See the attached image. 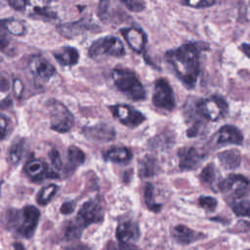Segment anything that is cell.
<instances>
[{
	"label": "cell",
	"instance_id": "obj_1",
	"mask_svg": "<svg viewBox=\"0 0 250 250\" xmlns=\"http://www.w3.org/2000/svg\"><path fill=\"white\" fill-rule=\"evenodd\" d=\"M199 51L195 43H187L165 54V59L176 76L189 89L194 87L199 74Z\"/></svg>",
	"mask_w": 250,
	"mask_h": 250
},
{
	"label": "cell",
	"instance_id": "obj_2",
	"mask_svg": "<svg viewBox=\"0 0 250 250\" xmlns=\"http://www.w3.org/2000/svg\"><path fill=\"white\" fill-rule=\"evenodd\" d=\"M40 212L35 206H25L21 210L7 212V225L18 234L30 238L37 227Z\"/></svg>",
	"mask_w": 250,
	"mask_h": 250
},
{
	"label": "cell",
	"instance_id": "obj_3",
	"mask_svg": "<svg viewBox=\"0 0 250 250\" xmlns=\"http://www.w3.org/2000/svg\"><path fill=\"white\" fill-rule=\"evenodd\" d=\"M111 79L115 87L129 99L141 101L146 98V90L133 70L116 67L111 72Z\"/></svg>",
	"mask_w": 250,
	"mask_h": 250
},
{
	"label": "cell",
	"instance_id": "obj_4",
	"mask_svg": "<svg viewBox=\"0 0 250 250\" xmlns=\"http://www.w3.org/2000/svg\"><path fill=\"white\" fill-rule=\"evenodd\" d=\"M7 2L14 10L30 18L44 21L57 18L52 5L53 0H7Z\"/></svg>",
	"mask_w": 250,
	"mask_h": 250
},
{
	"label": "cell",
	"instance_id": "obj_5",
	"mask_svg": "<svg viewBox=\"0 0 250 250\" xmlns=\"http://www.w3.org/2000/svg\"><path fill=\"white\" fill-rule=\"evenodd\" d=\"M50 115L51 128L59 133L68 132L74 125V117L68 108L61 102L51 99L46 103Z\"/></svg>",
	"mask_w": 250,
	"mask_h": 250
},
{
	"label": "cell",
	"instance_id": "obj_6",
	"mask_svg": "<svg viewBox=\"0 0 250 250\" xmlns=\"http://www.w3.org/2000/svg\"><path fill=\"white\" fill-rule=\"evenodd\" d=\"M89 57L94 60L105 57H122L125 49L122 41L115 36H104L94 41L88 50Z\"/></svg>",
	"mask_w": 250,
	"mask_h": 250
},
{
	"label": "cell",
	"instance_id": "obj_7",
	"mask_svg": "<svg viewBox=\"0 0 250 250\" xmlns=\"http://www.w3.org/2000/svg\"><path fill=\"white\" fill-rule=\"evenodd\" d=\"M196 110L205 119L216 121L227 115L229 105L222 97L214 95L210 98L200 100L196 104Z\"/></svg>",
	"mask_w": 250,
	"mask_h": 250
},
{
	"label": "cell",
	"instance_id": "obj_8",
	"mask_svg": "<svg viewBox=\"0 0 250 250\" xmlns=\"http://www.w3.org/2000/svg\"><path fill=\"white\" fill-rule=\"evenodd\" d=\"M152 104L154 106L163 110L171 111L174 109L175 98L173 89L166 79L159 78L154 82Z\"/></svg>",
	"mask_w": 250,
	"mask_h": 250
},
{
	"label": "cell",
	"instance_id": "obj_9",
	"mask_svg": "<svg viewBox=\"0 0 250 250\" xmlns=\"http://www.w3.org/2000/svg\"><path fill=\"white\" fill-rule=\"evenodd\" d=\"M219 188L232 198H241L248 193L250 182L242 175L231 174L219 184Z\"/></svg>",
	"mask_w": 250,
	"mask_h": 250
},
{
	"label": "cell",
	"instance_id": "obj_10",
	"mask_svg": "<svg viewBox=\"0 0 250 250\" xmlns=\"http://www.w3.org/2000/svg\"><path fill=\"white\" fill-rule=\"evenodd\" d=\"M28 68L38 84L50 80L56 74V68L45 58L40 55H33L28 61Z\"/></svg>",
	"mask_w": 250,
	"mask_h": 250
},
{
	"label": "cell",
	"instance_id": "obj_11",
	"mask_svg": "<svg viewBox=\"0 0 250 250\" xmlns=\"http://www.w3.org/2000/svg\"><path fill=\"white\" fill-rule=\"evenodd\" d=\"M109 110L122 124L131 128L141 125L146 119L141 111L128 104H114L109 106Z\"/></svg>",
	"mask_w": 250,
	"mask_h": 250
},
{
	"label": "cell",
	"instance_id": "obj_12",
	"mask_svg": "<svg viewBox=\"0 0 250 250\" xmlns=\"http://www.w3.org/2000/svg\"><path fill=\"white\" fill-rule=\"evenodd\" d=\"M104 219V209L100 203L94 200L85 202L77 213L75 221L84 229L94 223H100Z\"/></svg>",
	"mask_w": 250,
	"mask_h": 250
},
{
	"label": "cell",
	"instance_id": "obj_13",
	"mask_svg": "<svg viewBox=\"0 0 250 250\" xmlns=\"http://www.w3.org/2000/svg\"><path fill=\"white\" fill-rule=\"evenodd\" d=\"M24 173L34 182L43 181L49 178H59L55 170H51L48 165L40 159H30L24 165Z\"/></svg>",
	"mask_w": 250,
	"mask_h": 250
},
{
	"label": "cell",
	"instance_id": "obj_14",
	"mask_svg": "<svg viewBox=\"0 0 250 250\" xmlns=\"http://www.w3.org/2000/svg\"><path fill=\"white\" fill-rule=\"evenodd\" d=\"M179 166L182 170L195 169L203 159V154L192 146L182 147L178 150Z\"/></svg>",
	"mask_w": 250,
	"mask_h": 250
},
{
	"label": "cell",
	"instance_id": "obj_15",
	"mask_svg": "<svg viewBox=\"0 0 250 250\" xmlns=\"http://www.w3.org/2000/svg\"><path fill=\"white\" fill-rule=\"evenodd\" d=\"M121 34L132 50L137 53L144 51L146 44V36L142 29L137 27H126L121 29Z\"/></svg>",
	"mask_w": 250,
	"mask_h": 250
},
{
	"label": "cell",
	"instance_id": "obj_16",
	"mask_svg": "<svg viewBox=\"0 0 250 250\" xmlns=\"http://www.w3.org/2000/svg\"><path fill=\"white\" fill-rule=\"evenodd\" d=\"M83 134L93 141L109 142L115 137L114 129L106 124H98L83 128Z\"/></svg>",
	"mask_w": 250,
	"mask_h": 250
},
{
	"label": "cell",
	"instance_id": "obj_17",
	"mask_svg": "<svg viewBox=\"0 0 250 250\" xmlns=\"http://www.w3.org/2000/svg\"><path fill=\"white\" fill-rule=\"evenodd\" d=\"M243 141L242 133L239 129L232 125H225L216 134V143L218 145L234 144L241 145Z\"/></svg>",
	"mask_w": 250,
	"mask_h": 250
},
{
	"label": "cell",
	"instance_id": "obj_18",
	"mask_svg": "<svg viewBox=\"0 0 250 250\" xmlns=\"http://www.w3.org/2000/svg\"><path fill=\"white\" fill-rule=\"evenodd\" d=\"M140 236V229L134 222H123L116 228V237L121 243L136 241Z\"/></svg>",
	"mask_w": 250,
	"mask_h": 250
},
{
	"label": "cell",
	"instance_id": "obj_19",
	"mask_svg": "<svg viewBox=\"0 0 250 250\" xmlns=\"http://www.w3.org/2000/svg\"><path fill=\"white\" fill-rule=\"evenodd\" d=\"M171 233L173 238L180 244H189L202 237V234L200 232L194 231L191 229L183 225L174 227Z\"/></svg>",
	"mask_w": 250,
	"mask_h": 250
},
{
	"label": "cell",
	"instance_id": "obj_20",
	"mask_svg": "<svg viewBox=\"0 0 250 250\" xmlns=\"http://www.w3.org/2000/svg\"><path fill=\"white\" fill-rule=\"evenodd\" d=\"M54 58L58 61V62L64 66H72L75 65L79 61V53L78 51L70 46H64L53 53Z\"/></svg>",
	"mask_w": 250,
	"mask_h": 250
},
{
	"label": "cell",
	"instance_id": "obj_21",
	"mask_svg": "<svg viewBox=\"0 0 250 250\" xmlns=\"http://www.w3.org/2000/svg\"><path fill=\"white\" fill-rule=\"evenodd\" d=\"M132 152L125 146H115L107 149L104 155V159L114 163H127L132 159Z\"/></svg>",
	"mask_w": 250,
	"mask_h": 250
},
{
	"label": "cell",
	"instance_id": "obj_22",
	"mask_svg": "<svg viewBox=\"0 0 250 250\" xmlns=\"http://www.w3.org/2000/svg\"><path fill=\"white\" fill-rule=\"evenodd\" d=\"M159 166L156 159L150 155H146L139 161V175L142 178H148L158 173Z\"/></svg>",
	"mask_w": 250,
	"mask_h": 250
},
{
	"label": "cell",
	"instance_id": "obj_23",
	"mask_svg": "<svg viewBox=\"0 0 250 250\" xmlns=\"http://www.w3.org/2000/svg\"><path fill=\"white\" fill-rule=\"evenodd\" d=\"M218 158L226 169H235L240 165L241 162V155L236 149H229L220 152L218 154Z\"/></svg>",
	"mask_w": 250,
	"mask_h": 250
},
{
	"label": "cell",
	"instance_id": "obj_24",
	"mask_svg": "<svg viewBox=\"0 0 250 250\" xmlns=\"http://www.w3.org/2000/svg\"><path fill=\"white\" fill-rule=\"evenodd\" d=\"M2 28L15 36H22L26 31L24 23L16 19H5L2 21Z\"/></svg>",
	"mask_w": 250,
	"mask_h": 250
},
{
	"label": "cell",
	"instance_id": "obj_25",
	"mask_svg": "<svg viewBox=\"0 0 250 250\" xmlns=\"http://www.w3.org/2000/svg\"><path fill=\"white\" fill-rule=\"evenodd\" d=\"M68 162L72 168H75L85 161V154L79 147L75 146H70L67 150Z\"/></svg>",
	"mask_w": 250,
	"mask_h": 250
},
{
	"label": "cell",
	"instance_id": "obj_26",
	"mask_svg": "<svg viewBox=\"0 0 250 250\" xmlns=\"http://www.w3.org/2000/svg\"><path fill=\"white\" fill-rule=\"evenodd\" d=\"M58 190V186H56L55 184H51L48 185L46 187H44L43 188H41V190L39 191L38 195H37V202L40 205H46L48 204L52 197L57 193Z\"/></svg>",
	"mask_w": 250,
	"mask_h": 250
},
{
	"label": "cell",
	"instance_id": "obj_27",
	"mask_svg": "<svg viewBox=\"0 0 250 250\" xmlns=\"http://www.w3.org/2000/svg\"><path fill=\"white\" fill-rule=\"evenodd\" d=\"M144 197H145V202L146 207L152 211V212H159L161 209V204L156 203L153 199V186L150 183H147L146 185L145 188V193H144Z\"/></svg>",
	"mask_w": 250,
	"mask_h": 250
},
{
	"label": "cell",
	"instance_id": "obj_28",
	"mask_svg": "<svg viewBox=\"0 0 250 250\" xmlns=\"http://www.w3.org/2000/svg\"><path fill=\"white\" fill-rule=\"evenodd\" d=\"M23 152V141L20 140L11 146L9 149V159L13 164H18L22 156Z\"/></svg>",
	"mask_w": 250,
	"mask_h": 250
},
{
	"label": "cell",
	"instance_id": "obj_29",
	"mask_svg": "<svg viewBox=\"0 0 250 250\" xmlns=\"http://www.w3.org/2000/svg\"><path fill=\"white\" fill-rule=\"evenodd\" d=\"M200 181L208 186H212L216 180V169L213 164L206 165L200 173Z\"/></svg>",
	"mask_w": 250,
	"mask_h": 250
},
{
	"label": "cell",
	"instance_id": "obj_30",
	"mask_svg": "<svg viewBox=\"0 0 250 250\" xmlns=\"http://www.w3.org/2000/svg\"><path fill=\"white\" fill-rule=\"evenodd\" d=\"M82 230H83V228L76 221H72V222H69L68 225L66 226L64 235L67 240L77 239L80 237Z\"/></svg>",
	"mask_w": 250,
	"mask_h": 250
},
{
	"label": "cell",
	"instance_id": "obj_31",
	"mask_svg": "<svg viewBox=\"0 0 250 250\" xmlns=\"http://www.w3.org/2000/svg\"><path fill=\"white\" fill-rule=\"evenodd\" d=\"M231 209L237 216L250 217V201L249 200H241V201L234 202L231 205Z\"/></svg>",
	"mask_w": 250,
	"mask_h": 250
},
{
	"label": "cell",
	"instance_id": "obj_32",
	"mask_svg": "<svg viewBox=\"0 0 250 250\" xmlns=\"http://www.w3.org/2000/svg\"><path fill=\"white\" fill-rule=\"evenodd\" d=\"M198 203L202 208H204L205 210L210 211V212L214 211L218 204L216 198H214L212 196H200L198 199Z\"/></svg>",
	"mask_w": 250,
	"mask_h": 250
},
{
	"label": "cell",
	"instance_id": "obj_33",
	"mask_svg": "<svg viewBox=\"0 0 250 250\" xmlns=\"http://www.w3.org/2000/svg\"><path fill=\"white\" fill-rule=\"evenodd\" d=\"M123 5L126 6L127 9L133 12H142L145 10V2L144 0H119Z\"/></svg>",
	"mask_w": 250,
	"mask_h": 250
},
{
	"label": "cell",
	"instance_id": "obj_34",
	"mask_svg": "<svg viewBox=\"0 0 250 250\" xmlns=\"http://www.w3.org/2000/svg\"><path fill=\"white\" fill-rule=\"evenodd\" d=\"M182 4L191 8H205L215 3V0H181Z\"/></svg>",
	"mask_w": 250,
	"mask_h": 250
},
{
	"label": "cell",
	"instance_id": "obj_35",
	"mask_svg": "<svg viewBox=\"0 0 250 250\" xmlns=\"http://www.w3.org/2000/svg\"><path fill=\"white\" fill-rule=\"evenodd\" d=\"M49 157H50V160L54 166L55 169L57 170H60L62 169V158H61V155L59 153V151L55 148H53L50 153H49Z\"/></svg>",
	"mask_w": 250,
	"mask_h": 250
},
{
	"label": "cell",
	"instance_id": "obj_36",
	"mask_svg": "<svg viewBox=\"0 0 250 250\" xmlns=\"http://www.w3.org/2000/svg\"><path fill=\"white\" fill-rule=\"evenodd\" d=\"M10 125V120L5 114H1V119H0V127H1V139L4 140L5 137L8 134V129Z\"/></svg>",
	"mask_w": 250,
	"mask_h": 250
},
{
	"label": "cell",
	"instance_id": "obj_37",
	"mask_svg": "<svg viewBox=\"0 0 250 250\" xmlns=\"http://www.w3.org/2000/svg\"><path fill=\"white\" fill-rule=\"evenodd\" d=\"M13 90H14V94L17 98H21V94L23 92V85H22V82L16 78L14 79L13 81Z\"/></svg>",
	"mask_w": 250,
	"mask_h": 250
},
{
	"label": "cell",
	"instance_id": "obj_38",
	"mask_svg": "<svg viewBox=\"0 0 250 250\" xmlns=\"http://www.w3.org/2000/svg\"><path fill=\"white\" fill-rule=\"evenodd\" d=\"M75 208V202L74 201H68V202H64L62 206H61V213L67 215L73 212Z\"/></svg>",
	"mask_w": 250,
	"mask_h": 250
},
{
	"label": "cell",
	"instance_id": "obj_39",
	"mask_svg": "<svg viewBox=\"0 0 250 250\" xmlns=\"http://www.w3.org/2000/svg\"><path fill=\"white\" fill-rule=\"evenodd\" d=\"M107 7H108V1L107 0H101L100 5H99V16L101 19H103L107 12Z\"/></svg>",
	"mask_w": 250,
	"mask_h": 250
},
{
	"label": "cell",
	"instance_id": "obj_40",
	"mask_svg": "<svg viewBox=\"0 0 250 250\" xmlns=\"http://www.w3.org/2000/svg\"><path fill=\"white\" fill-rule=\"evenodd\" d=\"M240 49H241V51L244 53V55L250 59V44L243 43V44L241 45Z\"/></svg>",
	"mask_w": 250,
	"mask_h": 250
},
{
	"label": "cell",
	"instance_id": "obj_41",
	"mask_svg": "<svg viewBox=\"0 0 250 250\" xmlns=\"http://www.w3.org/2000/svg\"><path fill=\"white\" fill-rule=\"evenodd\" d=\"M8 88H9L8 82L5 80L4 77H2V78H1V91L4 92V91H6Z\"/></svg>",
	"mask_w": 250,
	"mask_h": 250
},
{
	"label": "cell",
	"instance_id": "obj_42",
	"mask_svg": "<svg viewBox=\"0 0 250 250\" xmlns=\"http://www.w3.org/2000/svg\"><path fill=\"white\" fill-rule=\"evenodd\" d=\"M14 249L15 250H25V248L23 247V245L20 242H16L14 243Z\"/></svg>",
	"mask_w": 250,
	"mask_h": 250
},
{
	"label": "cell",
	"instance_id": "obj_43",
	"mask_svg": "<svg viewBox=\"0 0 250 250\" xmlns=\"http://www.w3.org/2000/svg\"><path fill=\"white\" fill-rule=\"evenodd\" d=\"M242 223L245 225V227H247V228L250 229V222H242Z\"/></svg>",
	"mask_w": 250,
	"mask_h": 250
},
{
	"label": "cell",
	"instance_id": "obj_44",
	"mask_svg": "<svg viewBox=\"0 0 250 250\" xmlns=\"http://www.w3.org/2000/svg\"><path fill=\"white\" fill-rule=\"evenodd\" d=\"M69 250H83V249H80V248H78V249H69Z\"/></svg>",
	"mask_w": 250,
	"mask_h": 250
},
{
	"label": "cell",
	"instance_id": "obj_45",
	"mask_svg": "<svg viewBox=\"0 0 250 250\" xmlns=\"http://www.w3.org/2000/svg\"><path fill=\"white\" fill-rule=\"evenodd\" d=\"M122 250H130V249H129V248H126V247H125V248H124V249H122Z\"/></svg>",
	"mask_w": 250,
	"mask_h": 250
}]
</instances>
